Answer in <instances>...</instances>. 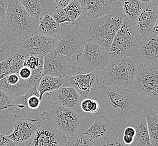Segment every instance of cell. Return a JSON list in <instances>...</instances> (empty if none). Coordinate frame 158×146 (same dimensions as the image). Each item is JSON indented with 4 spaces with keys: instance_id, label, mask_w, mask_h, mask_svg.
<instances>
[{
    "instance_id": "cell-4",
    "label": "cell",
    "mask_w": 158,
    "mask_h": 146,
    "mask_svg": "<svg viewBox=\"0 0 158 146\" xmlns=\"http://www.w3.org/2000/svg\"><path fill=\"white\" fill-rule=\"evenodd\" d=\"M37 19L25 9L19 0H7L6 28L22 41L36 33Z\"/></svg>"
},
{
    "instance_id": "cell-12",
    "label": "cell",
    "mask_w": 158,
    "mask_h": 146,
    "mask_svg": "<svg viewBox=\"0 0 158 146\" xmlns=\"http://www.w3.org/2000/svg\"><path fill=\"white\" fill-rule=\"evenodd\" d=\"M68 137L46 119L40 120L30 146H68Z\"/></svg>"
},
{
    "instance_id": "cell-36",
    "label": "cell",
    "mask_w": 158,
    "mask_h": 146,
    "mask_svg": "<svg viewBox=\"0 0 158 146\" xmlns=\"http://www.w3.org/2000/svg\"><path fill=\"white\" fill-rule=\"evenodd\" d=\"M95 146H126L119 137L115 135L113 137H108L101 143Z\"/></svg>"
},
{
    "instance_id": "cell-22",
    "label": "cell",
    "mask_w": 158,
    "mask_h": 146,
    "mask_svg": "<svg viewBox=\"0 0 158 146\" xmlns=\"http://www.w3.org/2000/svg\"><path fill=\"white\" fill-rule=\"evenodd\" d=\"M22 41L6 28L0 29V63L15 53L21 47Z\"/></svg>"
},
{
    "instance_id": "cell-18",
    "label": "cell",
    "mask_w": 158,
    "mask_h": 146,
    "mask_svg": "<svg viewBox=\"0 0 158 146\" xmlns=\"http://www.w3.org/2000/svg\"><path fill=\"white\" fill-rule=\"evenodd\" d=\"M136 58L143 66L158 65V35L152 34L142 39Z\"/></svg>"
},
{
    "instance_id": "cell-32",
    "label": "cell",
    "mask_w": 158,
    "mask_h": 146,
    "mask_svg": "<svg viewBox=\"0 0 158 146\" xmlns=\"http://www.w3.org/2000/svg\"><path fill=\"white\" fill-rule=\"evenodd\" d=\"M64 9L71 22H75L82 13L79 0H72Z\"/></svg>"
},
{
    "instance_id": "cell-5",
    "label": "cell",
    "mask_w": 158,
    "mask_h": 146,
    "mask_svg": "<svg viewBox=\"0 0 158 146\" xmlns=\"http://www.w3.org/2000/svg\"><path fill=\"white\" fill-rule=\"evenodd\" d=\"M132 58L111 59L108 66L100 72L104 78L102 85L116 87L132 86L135 79L139 64L137 59Z\"/></svg>"
},
{
    "instance_id": "cell-6",
    "label": "cell",
    "mask_w": 158,
    "mask_h": 146,
    "mask_svg": "<svg viewBox=\"0 0 158 146\" xmlns=\"http://www.w3.org/2000/svg\"><path fill=\"white\" fill-rule=\"evenodd\" d=\"M141 41L135 26L126 17L111 45V59L136 57Z\"/></svg>"
},
{
    "instance_id": "cell-11",
    "label": "cell",
    "mask_w": 158,
    "mask_h": 146,
    "mask_svg": "<svg viewBox=\"0 0 158 146\" xmlns=\"http://www.w3.org/2000/svg\"><path fill=\"white\" fill-rule=\"evenodd\" d=\"M77 74V63L71 57L55 51L44 56L42 76L48 75L65 79Z\"/></svg>"
},
{
    "instance_id": "cell-3",
    "label": "cell",
    "mask_w": 158,
    "mask_h": 146,
    "mask_svg": "<svg viewBox=\"0 0 158 146\" xmlns=\"http://www.w3.org/2000/svg\"><path fill=\"white\" fill-rule=\"evenodd\" d=\"M37 85L29 87L24 95L14 99L15 117L40 121L48 114L46 111L54 100L50 93H45L42 99H40Z\"/></svg>"
},
{
    "instance_id": "cell-31",
    "label": "cell",
    "mask_w": 158,
    "mask_h": 146,
    "mask_svg": "<svg viewBox=\"0 0 158 146\" xmlns=\"http://www.w3.org/2000/svg\"><path fill=\"white\" fill-rule=\"evenodd\" d=\"M44 56L28 54L25 57L23 66L29 67L33 71H44Z\"/></svg>"
},
{
    "instance_id": "cell-25",
    "label": "cell",
    "mask_w": 158,
    "mask_h": 146,
    "mask_svg": "<svg viewBox=\"0 0 158 146\" xmlns=\"http://www.w3.org/2000/svg\"><path fill=\"white\" fill-rule=\"evenodd\" d=\"M137 130L133 143L130 146H151L147 121L143 112L130 120Z\"/></svg>"
},
{
    "instance_id": "cell-24",
    "label": "cell",
    "mask_w": 158,
    "mask_h": 146,
    "mask_svg": "<svg viewBox=\"0 0 158 146\" xmlns=\"http://www.w3.org/2000/svg\"><path fill=\"white\" fill-rule=\"evenodd\" d=\"M28 13L37 19L50 14L56 7L54 0H19Z\"/></svg>"
},
{
    "instance_id": "cell-26",
    "label": "cell",
    "mask_w": 158,
    "mask_h": 146,
    "mask_svg": "<svg viewBox=\"0 0 158 146\" xmlns=\"http://www.w3.org/2000/svg\"><path fill=\"white\" fill-rule=\"evenodd\" d=\"M65 86H67L66 79L45 75L42 76L38 82L37 91L42 99L45 93L54 92Z\"/></svg>"
},
{
    "instance_id": "cell-33",
    "label": "cell",
    "mask_w": 158,
    "mask_h": 146,
    "mask_svg": "<svg viewBox=\"0 0 158 146\" xmlns=\"http://www.w3.org/2000/svg\"><path fill=\"white\" fill-rule=\"evenodd\" d=\"M81 110L89 115H94L100 110V103L95 99H83L81 103Z\"/></svg>"
},
{
    "instance_id": "cell-44",
    "label": "cell",
    "mask_w": 158,
    "mask_h": 146,
    "mask_svg": "<svg viewBox=\"0 0 158 146\" xmlns=\"http://www.w3.org/2000/svg\"><path fill=\"white\" fill-rule=\"evenodd\" d=\"M111 1L112 2H113V1H118L119 2H120V1H121L122 0H111Z\"/></svg>"
},
{
    "instance_id": "cell-35",
    "label": "cell",
    "mask_w": 158,
    "mask_h": 146,
    "mask_svg": "<svg viewBox=\"0 0 158 146\" xmlns=\"http://www.w3.org/2000/svg\"><path fill=\"white\" fill-rule=\"evenodd\" d=\"M50 15L59 24L67 22H71L65 9L63 8L56 7L51 12Z\"/></svg>"
},
{
    "instance_id": "cell-42",
    "label": "cell",
    "mask_w": 158,
    "mask_h": 146,
    "mask_svg": "<svg viewBox=\"0 0 158 146\" xmlns=\"http://www.w3.org/2000/svg\"><path fill=\"white\" fill-rule=\"evenodd\" d=\"M141 2H142L144 3H148L150 2H152V1H155V0H139Z\"/></svg>"
},
{
    "instance_id": "cell-29",
    "label": "cell",
    "mask_w": 158,
    "mask_h": 146,
    "mask_svg": "<svg viewBox=\"0 0 158 146\" xmlns=\"http://www.w3.org/2000/svg\"><path fill=\"white\" fill-rule=\"evenodd\" d=\"M119 3L127 18L134 25L146 4L141 2L139 0H122Z\"/></svg>"
},
{
    "instance_id": "cell-8",
    "label": "cell",
    "mask_w": 158,
    "mask_h": 146,
    "mask_svg": "<svg viewBox=\"0 0 158 146\" xmlns=\"http://www.w3.org/2000/svg\"><path fill=\"white\" fill-rule=\"evenodd\" d=\"M111 59L108 52L91 39H89L84 45L83 50L76 56L77 73L87 74L104 70Z\"/></svg>"
},
{
    "instance_id": "cell-1",
    "label": "cell",
    "mask_w": 158,
    "mask_h": 146,
    "mask_svg": "<svg viewBox=\"0 0 158 146\" xmlns=\"http://www.w3.org/2000/svg\"><path fill=\"white\" fill-rule=\"evenodd\" d=\"M100 99L115 124L126 123L141 114L147 99L133 89L102 85Z\"/></svg>"
},
{
    "instance_id": "cell-34",
    "label": "cell",
    "mask_w": 158,
    "mask_h": 146,
    "mask_svg": "<svg viewBox=\"0 0 158 146\" xmlns=\"http://www.w3.org/2000/svg\"><path fill=\"white\" fill-rule=\"evenodd\" d=\"M68 146H95L87 138L84 133L68 137Z\"/></svg>"
},
{
    "instance_id": "cell-7",
    "label": "cell",
    "mask_w": 158,
    "mask_h": 146,
    "mask_svg": "<svg viewBox=\"0 0 158 146\" xmlns=\"http://www.w3.org/2000/svg\"><path fill=\"white\" fill-rule=\"evenodd\" d=\"M57 35V45L55 51L67 57H72L81 52V47L87 41L88 33L79 28L77 22H67L60 24Z\"/></svg>"
},
{
    "instance_id": "cell-30",
    "label": "cell",
    "mask_w": 158,
    "mask_h": 146,
    "mask_svg": "<svg viewBox=\"0 0 158 146\" xmlns=\"http://www.w3.org/2000/svg\"><path fill=\"white\" fill-rule=\"evenodd\" d=\"M14 111V99L0 91V125L5 123L10 114Z\"/></svg>"
},
{
    "instance_id": "cell-27",
    "label": "cell",
    "mask_w": 158,
    "mask_h": 146,
    "mask_svg": "<svg viewBox=\"0 0 158 146\" xmlns=\"http://www.w3.org/2000/svg\"><path fill=\"white\" fill-rule=\"evenodd\" d=\"M61 30V26L50 14L45 15L39 19L36 33L50 38H56Z\"/></svg>"
},
{
    "instance_id": "cell-10",
    "label": "cell",
    "mask_w": 158,
    "mask_h": 146,
    "mask_svg": "<svg viewBox=\"0 0 158 146\" xmlns=\"http://www.w3.org/2000/svg\"><path fill=\"white\" fill-rule=\"evenodd\" d=\"M131 87L143 97L158 99V65L139 64L135 79Z\"/></svg>"
},
{
    "instance_id": "cell-2",
    "label": "cell",
    "mask_w": 158,
    "mask_h": 146,
    "mask_svg": "<svg viewBox=\"0 0 158 146\" xmlns=\"http://www.w3.org/2000/svg\"><path fill=\"white\" fill-rule=\"evenodd\" d=\"M126 17L120 3L104 16L91 22L89 34L96 42L109 53L114 37Z\"/></svg>"
},
{
    "instance_id": "cell-37",
    "label": "cell",
    "mask_w": 158,
    "mask_h": 146,
    "mask_svg": "<svg viewBox=\"0 0 158 146\" xmlns=\"http://www.w3.org/2000/svg\"><path fill=\"white\" fill-rule=\"evenodd\" d=\"M7 0H0V29L6 28Z\"/></svg>"
},
{
    "instance_id": "cell-38",
    "label": "cell",
    "mask_w": 158,
    "mask_h": 146,
    "mask_svg": "<svg viewBox=\"0 0 158 146\" xmlns=\"http://www.w3.org/2000/svg\"><path fill=\"white\" fill-rule=\"evenodd\" d=\"M0 146H18L4 132H0Z\"/></svg>"
},
{
    "instance_id": "cell-15",
    "label": "cell",
    "mask_w": 158,
    "mask_h": 146,
    "mask_svg": "<svg viewBox=\"0 0 158 146\" xmlns=\"http://www.w3.org/2000/svg\"><path fill=\"white\" fill-rule=\"evenodd\" d=\"M98 71L87 74H78L66 79L67 86L73 87L79 93L82 99H86L92 91L97 88L98 83Z\"/></svg>"
},
{
    "instance_id": "cell-17",
    "label": "cell",
    "mask_w": 158,
    "mask_h": 146,
    "mask_svg": "<svg viewBox=\"0 0 158 146\" xmlns=\"http://www.w3.org/2000/svg\"><path fill=\"white\" fill-rule=\"evenodd\" d=\"M158 19V10L154 1L146 3L135 24L141 39L152 34V29Z\"/></svg>"
},
{
    "instance_id": "cell-13",
    "label": "cell",
    "mask_w": 158,
    "mask_h": 146,
    "mask_svg": "<svg viewBox=\"0 0 158 146\" xmlns=\"http://www.w3.org/2000/svg\"><path fill=\"white\" fill-rule=\"evenodd\" d=\"M40 124V121L14 116V130L7 136L18 146H30Z\"/></svg>"
},
{
    "instance_id": "cell-23",
    "label": "cell",
    "mask_w": 158,
    "mask_h": 146,
    "mask_svg": "<svg viewBox=\"0 0 158 146\" xmlns=\"http://www.w3.org/2000/svg\"><path fill=\"white\" fill-rule=\"evenodd\" d=\"M28 52L20 47L15 53L0 63V79L13 73H18Z\"/></svg>"
},
{
    "instance_id": "cell-39",
    "label": "cell",
    "mask_w": 158,
    "mask_h": 146,
    "mask_svg": "<svg viewBox=\"0 0 158 146\" xmlns=\"http://www.w3.org/2000/svg\"><path fill=\"white\" fill-rule=\"evenodd\" d=\"M56 7L65 9L72 0H54Z\"/></svg>"
},
{
    "instance_id": "cell-9",
    "label": "cell",
    "mask_w": 158,
    "mask_h": 146,
    "mask_svg": "<svg viewBox=\"0 0 158 146\" xmlns=\"http://www.w3.org/2000/svg\"><path fill=\"white\" fill-rule=\"evenodd\" d=\"M50 112L45 115L57 129L69 137L81 133L80 127L83 112L67 108L54 102L50 107Z\"/></svg>"
},
{
    "instance_id": "cell-28",
    "label": "cell",
    "mask_w": 158,
    "mask_h": 146,
    "mask_svg": "<svg viewBox=\"0 0 158 146\" xmlns=\"http://www.w3.org/2000/svg\"><path fill=\"white\" fill-rule=\"evenodd\" d=\"M143 113L147 121L151 146H158V115L149 106L143 108Z\"/></svg>"
},
{
    "instance_id": "cell-43",
    "label": "cell",
    "mask_w": 158,
    "mask_h": 146,
    "mask_svg": "<svg viewBox=\"0 0 158 146\" xmlns=\"http://www.w3.org/2000/svg\"><path fill=\"white\" fill-rule=\"evenodd\" d=\"M154 4H155V6H156V8H157L158 11V0H155V1H154Z\"/></svg>"
},
{
    "instance_id": "cell-14",
    "label": "cell",
    "mask_w": 158,
    "mask_h": 146,
    "mask_svg": "<svg viewBox=\"0 0 158 146\" xmlns=\"http://www.w3.org/2000/svg\"><path fill=\"white\" fill-rule=\"evenodd\" d=\"M57 45V38H50L35 33L22 41L21 47L28 54L44 56L55 51Z\"/></svg>"
},
{
    "instance_id": "cell-16",
    "label": "cell",
    "mask_w": 158,
    "mask_h": 146,
    "mask_svg": "<svg viewBox=\"0 0 158 146\" xmlns=\"http://www.w3.org/2000/svg\"><path fill=\"white\" fill-rule=\"evenodd\" d=\"M82 7V18L85 22H91L95 19L104 16L113 8L111 0H79Z\"/></svg>"
},
{
    "instance_id": "cell-20",
    "label": "cell",
    "mask_w": 158,
    "mask_h": 146,
    "mask_svg": "<svg viewBox=\"0 0 158 146\" xmlns=\"http://www.w3.org/2000/svg\"><path fill=\"white\" fill-rule=\"evenodd\" d=\"M31 87L28 81L20 77L18 73H13L0 79V91L13 99L24 95Z\"/></svg>"
},
{
    "instance_id": "cell-21",
    "label": "cell",
    "mask_w": 158,
    "mask_h": 146,
    "mask_svg": "<svg viewBox=\"0 0 158 146\" xmlns=\"http://www.w3.org/2000/svg\"><path fill=\"white\" fill-rule=\"evenodd\" d=\"M111 125L112 123L104 116H98L84 134L92 143L96 146L109 137Z\"/></svg>"
},
{
    "instance_id": "cell-40",
    "label": "cell",
    "mask_w": 158,
    "mask_h": 146,
    "mask_svg": "<svg viewBox=\"0 0 158 146\" xmlns=\"http://www.w3.org/2000/svg\"><path fill=\"white\" fill-rule=\"evenodd\" d=\"M152 34L155 35H158V19L155 23V26L152 31Z\"/></svg>"
},
{
    "instance_id": "cell-41",
    "label": "cell",
    "mask_w": 158,
    "mask_h": 146,
    "mask_svg": "<svg viewBox=\"0 0 158 146\" xmlns=\"http://www.w3.org/2000/svg\"><path fill=\"white\" fill-rule=\"evenodd\" d=\"M154 111L156 112V114L158 115V101L156 102L154 105Z\"/></svg>"
},
{
    "instance_id": "cell-19",
    "label": "cell",
    "mask_w": 158,
    "mask_h": 146,
    "mask_svg": "<svg viewBox=\"0 0 158 146\" xmlns=\"http://www.w3.org/2000/svg\"><path fill=\"white\" fill-rule=\"evenodd\" d=\"M50 93L54 101L59 105L74 110H81L80 106L83 99L73 87H62Z\"/></svg>"
}]
</instances>
